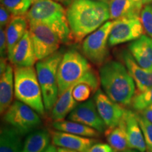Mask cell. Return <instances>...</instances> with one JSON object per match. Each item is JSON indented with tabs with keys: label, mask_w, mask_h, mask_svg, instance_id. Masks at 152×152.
<instances>
[{
	"label": "cell",
	"mask_w": 152,
	"mask_h": 152,
	"mask_svg": "<svg viewBox=\"0 0 152 152\" xmlns=\"http://www.w3.org/2000/svg\"><path fill=\"white\" fill-rule=\"evenodd\" d=\"M22 134L11 125L1 127L0 152H22Z\"/></svg>",
	"instance_id": "44dd1931"
},
{
	"label": "cell",
	"mask_w": 152,
	"mask_h": 152,
	"mask_svg": "<svg viewBox=\"0 0 152 152\" xmlns=\"http://www.w3.org/2000/svg\"><path fill=\"white\" fill-rule=\"evenodd\" d=\"M27 18L24 16H13L7 25L6 34L8 45V55L27 31Z\"/></svg>",
	"instance_id": "cb8c5ba5"
},
{
	"label": "cell",
	"mask_w": 152,
	"mask_h": 152,
	"mask_svg": "<svg viewBox=\"0 0 152 152\" xmlns=\"http://www.w3.org/2000/svg\"><path fill=\"white\" fill-rule=\"evenodd\" d=\"M144 29L140 18H122L113 20L109 37V46L134 41L143 35Z\"/></svg>",
	"instance_id": "30bf717a"
},
{
	"label": "cell",
	"mask_w": 152,
	"mask_h": 152,
	"mask_svg": "<svg viewBox=\"0 0 152 152\" xmlns=\"http://www.w3.org/2000/svg\"><path fill=\"white\" fill-rule=\"evenodd\" d=\"M28 30L37 61L43 59L57 52L60 44L62 42L54 30L40 23L28 22Z\"/></svg>",
	"instance_id": "9c48e42d"
},
{
	"label": "cell",
	"mask_w": 152,
	"mask_h": 152,
	"mask_svg": "<svg viewBox=\"0 0 152 152\" xmlns=\"http://www.w3.org/2000/svg\"><path fill=\"white\" fill-rule=\"evenodd\" d=\"M11 13L7 9L1 4L0 7V25L1 27L4 28L7 26L11 20Z\"/></svg>",
	"instance_id": "1f68e13d"
},
{
	"label": "cell",
	"mask_w": 152,
	"mask_h": 152,
	"mask_svg": "<svg viewBox=\"0 0 152 152\" xmlns=\"http://www.w3.org/2000/svg\"><path fill=\"white\" fill-rule=\"evenodd\" d=\"M33 1H35V0H33ZM54 1H58V2H61V3L64 4H65L66 6H69L71 4L72 1H73V0H54Z\"/></svg>",
	"instance_id": "8d00e7d4"
},
{
	"label": "cell",
	"mask_w": 152,
	"mask_h": 152,
	"mask_svg": "<svg viewBox=\"0 0 152 152\" xmlns=\"http://www.w3.org/2000/svg\"><path fill=\"white\" fill-rule=\"evenodd\" d=\"M94 71L88 59L75 49L63 55L58 70V96Z\"/></svg>",
	"instance_id": "5b68a950"
},
{
	"label": "cell",
	"mask_w": 152,
	"mask_h": 152,
	"mask_svg": "<svg viewBox=\"0 0 152 152\" xmlns=\"http://www.w3.org/2000/svg\"><path fill=\"white\" fill-rule=\"evenodd\" d=\"M14 94L17 100L30 106L40 115H45L42 93L33 66H15Z\"/></svg>",
	"instance_id": "277c9868"
},
{
	"label": "cell",
	"mask_w": 152,
	"mask_h": 152,
	"mask_svg": "<svg viewBox=\"0 0 152 152\" xmlns=\"http://www.w3.org/2000/svg\"><path fill=\"white\" fill-rule=\"evenodd\" d=\"M0 54L1 57L6 58L8 56V45H7V34L4 28L1 27L0 29Z\"/></svg>",
	"instance_id": "f546056e"
},
{
	"label": "cell",
	"mask_w": 152,
	"mask_h": 152,
	"mask_svg": "<svg viewBox=\"0 0 152 152\" xmlns=\"http://www.w3.org/2000/svg\"><path fill=\"white\" fill-rule=\"evenodd\" d=\"M85 152H115L109 144L96 142Z\"/></svg>",
	"instance_id": "4dcf8cb0"
},
{
	"label": "cell",
	"mask_w": 152,
	"mask_h": 152,
	"mask_svg": "<svg viewBox=\"0 0 152 152\" xmlns=\"http://www.w3.org/2000/svg\"><path fill=\"white\" fill-rule=\"evenodd\" d=\"M140 20L144 31L152 38V4L144 6L140 14Z\"/></svg>",
	"instance_id": "f1b7e54d"
},
{
	"label": "cell",
	"mask_w": 152,
	"mask_h": 152,
	"mask_svg": "<svg viewBox=\"0 0 152 152\" xmlns=\"http://www.w3.org/2000/svg\"><path fill=\"white\" fill-rule=\"evenodd\" d=\"M99 77L104 92L111 99L124 107L131 105L137 87L125 64L107 61L101 66Z\"/></svg>",
	"instance_id": "7a4b0ae2"
},
{
	"label": "cell",
	"mask_w": 152,
	"mask_h": 152,
	"mask_svg": "<svg viewBox=\"0 0 152 152\" xmlns=\"http://www.w3.org/2000/svg\"><path fill=\"white\" fill-rule=\"evenodd\" d=\"M94 1H103V2H106L109 4L110 0H94Z\"/></svg>",
	"instance_id": "ab89813d"
},
{
	"label": "cell",
	"mask_w": 152,
	"mask_h": 152,
	"mask_svg": "<svg viewBox=\"0 0 152 152\" xmlns=\"http://www.w3.org/2000/svg\"><path fill=\"white\" fill-rule=\"evenodd\" d=\"M0 78V112L4 113L13 103L14 94V69L8 64Z\"/></svg>",
	"instance_id": "d6986e66"
},
{
	"label": "cell",
	"mask_w": 152,
	"mask_h": 152,
	"mask_svg": "<svg viewBox=\"0 0 152 152\" xmlns=\"http://www.w3.org/2000/svg\"><path fill=\"white\" fill-rule=\"evenodd\" d=\"M151 104L152 87L142 92L136 93L132 99L131 106L136 112H140Z\"/></svg>",
	"instance_id": "4316f807"
},
{
	"label": "cell",
	"mask_w": 152,
	"mask_h": 152,
	"mask_svg": "<svg viewBox=\"0 0 152 152\" xmlns=\"http://www.w3.org/2000/svg\"><path fill=\"white\" fill-rule=\"evenodd\" d=\"M53 144L58 147L73 149L79 152H85L98 141L92 137H87L62 131L50 132Z\"/></svg>",
	"instance_id": "5bb4252c"
},
{
	"label": "cell",
	"mask_w": 152,
	"mask_h": 152,
	"mask_svg": "<svg viewBox=\"0 0 152 152\" xmlns=\"http://www.w3.org/2000/svg\"><path fill=\"white\" fill-rule=\"evenodd\" d=\"M104 134L108 143L115 152H121L130 149L124 115L116 126L106 129Z\"/></svg>",
	"instance_id": "ffe728a7"
},
{
	"label": "cell",
	"mask_w": 152,
	"mask_h": 152,
	"mask_svg": "<svg viewBox=\"0 0 152 152\" xmlns=\"http://www.w3.org/2000/svg\"><path fill=\"white\" fill-rule=\"evenodd\" d=\"M52 127L55 130L62 131L68 133H71L77 135L87 137H98L101 133L95 129L85 125L83 123L75 122L73 121H54L52 123Z\"/></svg>",
	"instance_id": "d4e9b609"
},
{
	"label": "cell",
	"mask_w": 152,
	"mask_h": 152,
	"mask_svg": "<svg viewBox=\"0 0 152 152\" xmlns=\"http://www.w3.org/2000/svg\"><path fill=\"white\" fill-rule=\"evenodd\" d=\"M33 2V0H1V4L13 16H25L27 14Z\"/></svg>",
	"instance_id": "484cf974"
},
{
	"label": "cell",
	"mask_w": 152,
	"mask_h": 152,
	"mask_svg": "<svg viewBox=\"0 0 152 152\" xmlns=\"http://www.w3.org/2000/svg\"><path fill=\"white\" fill-rule=\"evenodd\" d=\"M63 55L57 51L50 56L37 61L36 64V71L46 112L52 111L58 98V70Z\"/></svg>",
	"instance_id": "8992f818"
},
{
	"label": "cell",
	"mask_w": 152,
	"mask_h": 152,
	"mask_svg": "<svg viewBox=\"0 0 152 152\" xmlns=\"http://www.w3.org/2000/svg\"><path fill=\"white\" fill-rule=\"evenodd\" d=\"M128 51L142 68L152 71V38L151 37L142 35L129 45Z\"/></svg>",
	"instance_id": "9a60e30c"
},
{
	"label": "cell",
	"mask_w": 152,
	"mask_h": 152,
	"mask_svg": "<svg viewBox=\"0 0 152 152\" xmlns=\"http://www.w3.org/2000/svg\"><path fill=\"white\" fill-rule=\"evenodd\" d=\"M7 66H8V63H7V58L1 57V62H0V75H1L5 71Z\"/></svg>",
	"instance_id": "836d02e7"
},
{
	"label": "cell",
	"mask_w": 152,
	"mask_h": 152,
	"mask_svg": "<svg viewBox=\"0 0 152 152\" xmlns=\"http://www.w3.org/2000/svg\"><path fill=\"white\" fill-rule=\"evenodd\" d=\"M39 114L20 101H15L4 113V121L14 127L22 135L35 130L42 121Z\"/></svg>",
	"instance_id": "ba28073f"
},
{
	"label": "cell",
	"mask_w": 152,
	"mask_h": 152,
	"mask_svg": "<svg viewBox=\"0 0 152 152\" xmlns=\"http://www.w3.org/2000/svg\"><path fill=\"white\" fill-rule=\"evenodd\" d=\"M121 152H139L138 151H137L135 149H129L128 150H125V151H121Z\"/></svg>",
	"instance_id": "f35d334b"
},
{
	"label": "cell",
	"mask_w": 152,
	"mask_h": 152,
	"mask_svg": "<svg viewBox=\"0 0 152 152\" xmlns=\"http://www.w3.org/2000/svg\"><path fill=\"white\" fill-rule=\"evenodd\" d=\"M66 15L75 42L82 41L111 19L109 4L94 0H73Z\"/></svg>",
	"instance_id": "6da1fadb"
},
{
	"label": "cell",
	"mask_w": 152,
	"mask_h": 152,
	"mask_svg": "<svg viewBox=\"0 0 152 152\" xmlns=\"http://www.w3.org/2000/svg\"><path fill=\"white\" fill-rule=\"evenodd\" d=\"M138 113H140V115H142L144 118H146L147 121H149V122L152 123V104L149 106H147V108H145L142 111L137 112Z\"/></svg>",
	"instance_id": "d6a6232c"
},
{
	"label": "cell",
	"mask_w": 152,
	"mask_h": 152,
	"mask_svg": "<svg viewBox=\"0 0 152 152\" xmlns=\"http://www.w3.org/2000/svg\"><path fill=\"white\" fill-rule=\"evenodd\" d=\"M143 5L149 4H152V0H142Z\"/></svg>",
	"instance_id": "74e56055"
},
{
	"label": "cell",
	"mask_w": 152,
	"mask_h": 152,
	"mask_svg": "<svg viewBox=\"0 0 152 152\" xmlns=\"http://www.w3.org/2000/svg\"><path fill=\"white\" fill-rule=\"evenodd\" d=\"M28 22L43 23L54 30L62 43L73 39L66 11L54 0H35L26 14Z\"/></svg>",
	"instance_id": "3957f363"
},
{
	"label": "cell",
	"mask_w": 152,
	"mask_h": 152,
	"mask_svg": "<svg viewBox=\"0 0 152 152\" xmlns=\"http://www.w3.org/2000/svg\"><path fill=\"white\" fill-rule=\"evenodd\" d=\"M122 58L139 92H142L152 87V71L142 68L135 61L129 51L123 52Z\"/></svg>",
	"instance_id": "2e32d148"
},
{
	"label": "cell",
	"mask_w": 152,
	"mask_h": 152,
	"mask_svg": "<svg viewBox=\"0 0 152 152\" xmlns=\"http://www.w3.org/2000/svg\"><path fill=\"white\" fill-rule=\"evenodd\" d=\"M124 118L130 148L139 152H146L147 150V145L136 112L126 109Z\"/></svg>",
	"instance_id": "e0dca14e"
},
{
	"label": "cell",
	"mask_w": 152,
	"mask_h": 152,
	"mask_svg": "<svg viewBox=\"0 0 152 152\" xmlns=\"http://www.w3.org/2000/svg\"><path fill=\"white\" fill-rule=\"evenodd\" d=\"M94 100L99 113L108 128L116 126L126 111L124 106L113 102L101 89L94 94Z\"/></svg>",
	"instance_id": "7c38bea8"
},
{
	"label": "cell",
	"mask_w": 152,
	"mask_h": 152,
	"mask_svg": "<svg viewBox=\"0 0 152 152\" xmlns=\"http://www.w3.org/2000/svg\"><path fill=\"white\" fill-rule=\"evenodd\" d=\"M57 149H58V152H79L77 151H75V150L66 149V148H62V147H58Z\"/></svg>",
	"instance_id": "d590c367"
},
{
	"label": "cell",
	"mask_w": 152,
	"mask_h": 152,
	"mask_svg": "<svg viewBox=\"0 0 152 152\" xmlns=\"http://www.w3.org/2000/svg\"><path fill=\"white\" fill-rule=\"evenodd\" d=\"M51 133L46 129L35 130L28 134L22 152H44L50 145Z\"/></svg>",
	"instance_id": "7402d4cb"
},
{
	"label": "cell",
	"mask_w": 152,
	"mask_h": 152,
	"mask_svg": "<svg viewBox=\"0 0 152 152\" xmlns=\"http://www.w3.org/2000/svg\"><path fill=\"white\" fill-rule=\"evenodd\" d=\"M139 123L143 132L147 152H152V123L144 118L142 115L136 112Z\"/></svg>",
	"instance_id": "83f0119b"
},
{
	"label": "cell",
	"mask_w": 152,
	"mask_h": 152,
	"mask_svg": "<svg viewBox=\"0 0 152 152\" xmlns=\"http://www.w3.org/2000/svg\"><path fill=\"white\" fill-rule=\"evenodd\" d=\"M113 24V21H106L83 40L82 45L83 54L95 65L102 66L107 61L109 54L108 42Z\"/></svg>",
	"instance_id": "52a82bcc"
},
{
	"label": "cell",
	"mask_w": 152,
	"mask_h": 152,
	"mask_svg": "<svg viewBox=\"0 0 152 152\" xmlns=\"http://www.w3.org/2000/svg\"><path fill=\"white\" fill-rule=\"evenodd\" d=\"M142 0H110V16L112 20L122 18H140L142 10Z\"/></svg>",
	"instance_id": "ac0fdd59"
},
{
	"label": "cell",
	"mask_w": 152,
	"mask_h": 152,
	"mask_svg": "<svg viewBox=\"0 0 152 152\" xmlns=\"http://www.w3.org/2000/svg\"><path fill=\"white\" fill-rule=\"evenodd\" d=\"M44 152H58V149H57L56 147L53 144V145H49V147H47V149Z\"/></svg>",
	"instance_id": "e575fe53"
},
{
	"label": "cell",
	"mask_w": 152,
	"mask_h": 152,
	"mask_svg": "<svg viewBox=\"0 0 152 152\" xmlns=\"http://www.w3.org/2000/svg\"><path fill=\"white\" fill-rule=\"evenodd\" d=\"M8 59L15 66H33L37 59L29 30H27L20 41L8 55Z\"/></svg>",
	"instance_id": "4fadbf2b"
},
{
	"label": "cell",
	"mask_w": 152,
	"mask_h": 152,
	"mask_svg": "<svg viewBox=\"0 0 152 152\" xmlns=\"http://www.w3.org/2000/svg\"><path fill=\"white\" fill-rule=\"evenodd\" d=\"M68 120L83 123L100 133H104L108 128L99 113L94 99L77 104L68 115Z\"/></svg>",
	"instance_id": "8fae6325"
},
{
	"label": "cell",
	"mask_w": 152,
	"mask_h": 152,
	"mask_svg": "<svg viewBox=\"0 0 152 152\" xmlns=\"http://www.w3.org/2000/svg\"><path fill=\"white\" fill-rule=\"evenodd\" d=\"M74 86L75 85L58 96L51 111V118L54 121L64 120L78 104V102H76L73 96Z\"/></svg>",
	"instance_id": "603a6c76"
}]
</instances>
